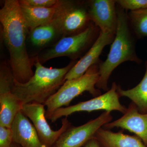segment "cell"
<instances>
[{
  "label": "cell",
  "instance_id": "obj_1",
  "mask_svg": "<svg viewBox=\"0 0 147 147\" xmlns=\"http://www.w3.org/2000/svg\"><path fill=\"white\" fill-rule=\"evenodd\" d=\"M3 39L10 55V69L16 82L24 84L34 75L26 46L28 32L17 0H6L0 9Z\"/></svg>",
  "mask_w": 147,
  "mask_h": 147
},
{
  "label": "cell",
  "instance_id": "obj_2",
  "mask_svg": "<svg viewBox=\"0 0 147 147\" xmlns=\"http://www.w3.org/2000/svg\"><path fill=\"white\" fill-rule=\"evenodd\" d=\"M76 63L73 61L63 68H47L37 59L33 76L24 84L14 79L11 92L23 105L32 103L44 105L63 85L66 75Z\"/></svg>",
  "mask_w": 147,
  "mask_h": 147
},
{
  "label": "cell",
  "instance_id": "obj_3",
  "mask_svg": "<svg viewBox=\"0 0 147 147\" xmlns=\"http://www.w3.org/2000/svg\"><path fill=\"white\" fill-rule=\"evenodd\" d=\"M117 27L107 59L99 64V79L96 85L98 89L108 90V81L114 69L124 62L130 61L138 64L142 63L137 56L136 41L125 10L118 5L117 8Z\"/></svg>",
  "mask_w": 147,
  "mask_h": 147
},
{
  "label": "cell",
  "instance_id": "obj_4",
  "mask_svg": "<svg viewBox=\"0 0 147 147\" xmlns=\"http://www.w3.org/2000/svg\"><path fill=\"white\" fill-rule=\"evenodd\" d=\"M99 79L98 65L95 64L81 77L65 81L44 104L47 107L46 113H52L63 106L68 107L75 98L85 92H88L95 97L100 95V91L95 88Z\"/></svg>",
  "mask_w": 147,
  "mask_h": 147
},
{
  "label": "cell",
  "instance_id": "obj_5",
  "mask_svg": "<svg viewBox=\"0 0 147 147\" xmlns=\"http://www.w3.org/2000/svg\"><path fill=\"white\" fill-rule=\"evenodd\" d=\"M52 23L59 34L64 36L78 34L90 24L88 8L75 1L57 0Z\"/></svg>",
  "mask_w": 147,
  "mask_h": 147
},
{
  "label": "cell",
  "instance_id": "obj_6",
  "mask_svg": "<svg viewBox=\"0 0 147 147\" xmlns=\"http://www.w3.org/2000/svg\"><path fill=\"white\" fill-rule=\"evenodd\" d=\"M117 88V84L113 83L111 88L105 93L76 105L59 108L52 113L46 112L45 117L52 122H55L62 117H67L76 112L90 113L92 111L104 110L110 112L118 111L124 114L127 108L120 102Z\"/></svg>",
  "mask_w": 147,
  "mask_h": 147
},
{
  "label": "cell",
  "instance_id": "obj_7",
  "mask_svg": "<svg viewBox=\"0 0 147 147\" xmlns=\"http://www.w3.org/2000/svg\"><path fill=\"white\" fill-rule=\"evenodd\" d=\"M90 24L84 31L74 35L64 36L53 47L37 58L41 64L59 57H67L75 59L92 43H94L98 28Z\"/></svg>",
  "mask_w": 147,
  "mask_h": 147
},
{
  "label": "cell",
  "instance_id": "obj_8",
  "mask_svg": "<svg viewBox=\"0 0 147 147\" xmlns=\"http://www.w3.org/2000/svg\"><path fill=\"white\" fill-rule=\"evenodd\" d=\"M14 77L6 64L0 70V126L10 128L23 104L11 92Z\"/></svg>",
  "mask_w": 147,
  "mask_h": 147
},
{
  "label": "cell",
  "instance_id": "obj_9",
  "mask_svg": "<svg viewBox=\"0 0 147 147\" xmlns=\"http://www.w3.org/2000/svg\"><path fill=\"white\" fill-rule=\"evenodd\" d=\"M45 105L39 103L24 104L21 112L32 121L42 144L45 147H53L62 134L71 126L67 118L62 120L61 127L54 131L46 120Z\"/></svg>",
  "mask_w": 147,
  "mask_h": 147
},
{
  "label": "cell",
  "instance_id": "obj_10",
  "mask_svg": "<svg viewBox=\"0 0 147 147\" xmlns=\"http://www.w3.org/2000/svg\"><path fill=\"white\" fill-rule=\"evenodd\" d=\"M111 112L104 111L83 125L70 126L61 135L53 147H82L94 138L99 129L113 119Z\"/></svg>",
  "mask_w": 147,
  "mask_h": 147
},
{
  "label": "cell",
  "instance_id": "obj_11",
  "mask_svg": "<svg viewBox=\"0 0 147 147\" xmlns=\"http://www.w3.org/2000/svg\"><path fill=\"white\" fill-rule=\"evenodd\" d=\"M115 1L92 0L88 2L91 21L102 32L116 34L118 16Z\"/></svg>",
  "mask_w": 147,
  "mask_h": 147
},
{
  "label": "cell",
  "instance_id": "obj_12",
  "mask_svg": "<svg viewBox=\"0 0 147 147\" xmlns=\"http://www.w3.org/2000/svg\"><path fill=\"white\" fill-rule=\"evenodd\" d=\"M115 36V34L100 32L97 39L89 50L67 74L65 81L81 77L92 66L96 64L102 50L105 46L112 43Z\"/></svg>",
  "mask_w": 147,
  "mask_h": 147
},
{
  "label": "cell",
  "instance_id": "obj_13",
  "mask_svg": "<svg viewBox=\"0 0 147 147\" xmlns=\"http://www.w3.org/2000/svg\"><path fill=\"white\" fill-rule=\"evenodd\" d=\"M106 129L119 127L132 132L147 146V113H140L133 102L129 105L123 115L104 125Z\"/></svg>",
  "mask_w": 147,
  "mask_h": 147
},
{
  "label": "cell",
  "instance_id": "obj_14",
  "mask_svg": "<svg viewBox=\"0 0 147 147\" xmlns=\"http://www.w3.org/2000/svg\"><path fill=\"white\" fill-rule=\"evenodd\" d=\"M11 129L13 142L21 147H45L38 135L33 125L22 112H19Z\"/></svg>",
  "mask_w": 147,
  "mask_h": 147
},
{
  "label": "cell",
  "instance_id": "obj_15",
  "mask_svg": "<svg viewBox=\"0 0 147 147\" xmlns=\"http://www.w3.org/2000/svg\"><path fill=\"white\" fill-rule=\"evenodd\" d=\"M100 147H147L136 135H127L121 131L115 132L102 127L94 137Z\"/></svg>",
  "mask_w": 147,
  "mask_h": 147
},
{
  "label": "cell",
  "instance_id": "obj_16",
  "mask_svg": "<svg viewBox=\"0 0 147 147\" xmlns=\"http://www.w3.org/2000/svg\"><path fill=\"white\" fill-rule=\"evenodd\" d=\"M55 5L47 8H37L20 4L21 13L29 30L31 31L36 27L51 23L55 15Z\"/></svg>",
  "mask_w": 147,
  "mask_h": 147
},
{
  "label": "cell",
  "instance_id": "obj_17",
  "mask_svg": "<svg viewBox=\"0 0 147 147\" xmlns=\"http://www.w3.org/2000/svg\"><path fill=\"white\" fill-rule=\"evenodd\" d=\"M146 71L141 82L136 86L130 89H122L118 86L117 92L120 97H126L130 99L137 106L140 113H147V61Z\"/></svg>",
  "mask_w": 147,
  "mask_h": 147
},
{
  "label": "cell",
  "instance_id": "obj_18",
  "mask_svg": "<svg viewBox=\"0 0 147 147\" xmlns=\"http://www.w3.org/2000/svg\"><path fill=\"white\" fill-rule=\"evenodd\" d=\"M58 34L57 30L51 22L50 24L39 26L30 31V38L35 46L42 47L52 41Z\"/></svg>",
  "mask_w": 147,
  "mask_h": 147
},
{
  "label": "cell",
  "instance_id": "obj_19",
  "mask_svg": "<svg viewBox=\"0 0 147 147\" xmlns=\"http://www.w3.org/2000/svg\"><path fill=\"white\" fill-rule=\"evenodd\" d=\"M127 16L135 36L138 38L147 37V8L130 11Z\"/></svg>",
  "mask_w": 147,
  "mask_h": 147
},
{
  "label": "cell",
  "instance_id": "obj_20",
  "mask_svg": "<svg viewBox=\"0 0 147 147\" xmlns=\"http://www.w3.org/2000/svg\"><path fill=\"white\" fill-rule=\"evenodd\" d=\"M117 4L124 10L134 11L147 8V0H117Z\"/></svg>",
  "mask_w": 147,
  "mask_h": 147
},
{
  "label": "cell",
  "instance_id": "obj_21",
  "mask_svg": "<svg viewBox=\"0 0 147 147\" xmlns=\"http://www.w3.org/2000/svg\"><path fill=\"white\" fill-rule=\"evenodd\" d=\"M21 5L37 8H47L54 6L57 3V0H20L18 1Z\"/></svg>",
  "mask_w": 147,
  "mask_h": 147
},
{
  "label": "cell",
  "instance_id": "obj_22",
  "mask_svg": "<svg viewBox=\"0 0 147 147\" xmlns=\"http://www.w3.org/2000/svg\"><path fill=\"white\" fill-rule=\"evenodd\" d=\"M12 143L11 129L0 126V147H11Z\"/></svg>",
  "mask_w": 147,
  "mask_h": 147
},
{
  "label": "cell",
  "instance_id": "obj_23",
  "mask_svg": "<svg viewBox=\"0 0 147 147\" xmlns=\"http://www.w3.org/2000/svg\"><path fill=\"white\" fill-rule=\"evenodd\" d=\"M84 147H100L99 143L94 137L90 140L84 146Z\"/></svg>",
  "mask_w": 147,
  "mask_h": 147
},
{
  "label": "cell",
  "instance_id": "obj_24",
  "mask_svg": "<svg viewBox=\"0 0 147 147\" xmlns=\"http://www.w3.org/2000/svg\"><path fill=\"white\" fill-rule=\"evenodd\" d=\"M11 147H21L19 145L17 144L16 143L13 142L12 145H11Z\"/></svg>",
  "mask_w": 147,
  "mask_h": 147
}]
</instances>
